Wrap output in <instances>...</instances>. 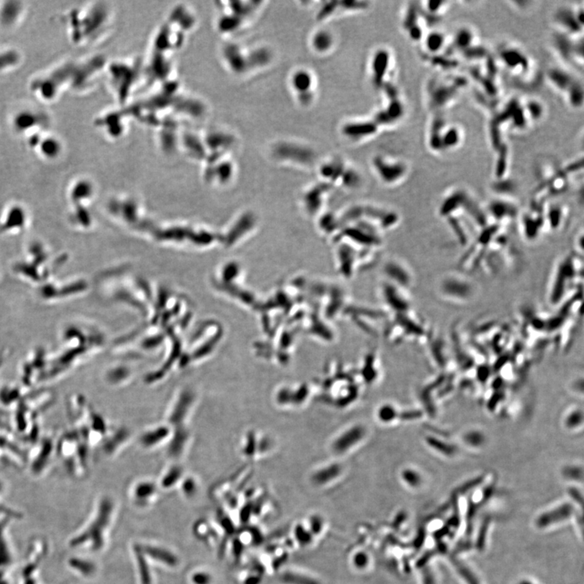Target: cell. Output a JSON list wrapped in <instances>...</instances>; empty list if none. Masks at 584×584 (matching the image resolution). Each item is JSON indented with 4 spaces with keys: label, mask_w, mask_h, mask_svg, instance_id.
<instances>
[{
    "label": "cell",
    "mask_w": 584,
    "mask_h": 584,
    "mask_svg": "<svg viewBox=\"0 0 584 584\" xmlns=\"http://www.w3.org/2000/svg\"><path fill=\"white\" fill-rule=\"evenodd\" d=\"M11 124L16 133L28 140L47 131L49 118L43 111L28 107L18 110L11 118Z\"/></svg>",
    "instance_id": "obj_1"
},
{
    "label": "cell",
    "mask_w": 584,
    "mask_h": 584,
    "mask_svg": "<svg viewBox=\"0 0 584 584\" xmlns=\"http://www.w3.org/2000/svg\"><path fill=\"white\" fill-rule=\"evenodd\" d=\"M29 146L34 150L38 157L47 161H53L59 158L64 147L62 141L53 133L45 131L28 140Z\"/></svg>",
    "instance_id": "obj_2"
},
{
    "label": "cell",
    "mask_w": 584,
    "mask_h": 584,
    "mask_svg": "<svg viewBox=\"0 0 584 584\" xmlns=\"http://www.w3.org/2000/svg\"><path fill=\"white\" fill-rule=\"evenodd\" d=\"M564 261L560 264L559 268H557V274L554 277L555 281L552 283L553 286H551L550 290V301L551 303H557L562 299L565 287L567 288V283L572 282L578 277L579 271L578 269H574V256H569L563 259Z\"/></svg>",
    "instance_id": "obj_3"
},
{
    "label": "cell",
    "mask_w": 584,
    "mask_h": 584,
    "mask_svg": "<svg viewBox=\"0 0 584 584\" xmlns=\"http://www.w3.org/2000/svg\"><path fill=\"white\" fill-rule=\"evenodd\" d=\"M579 16H583V12L574 10L573 8L565 7L557 11L555 20L557 25L565 29V31L569 33H577L579 27H583V20L579 19Z\"/></svg>",
    "instance_id": "obj_4"
},
{
    "label": "cell",
    "mask_w": 584,
    "mask_h": 584,
    "mask_svg": "<svg viewBox=\"0 0 584 584\" xmlns=\"http://www.w3.org/2000/svg\"><path fill=\"white\" fill-rule=\"evenodd\" d=\"M142 550L146 553H148L151 557H153L154 559L158 560L159 562H164L168 566H175L177 563L176 557H175L171 552H168L167 550H164V549L147 546V547L142 548Z\"/></svg>",
    "instance_id": "obj_5"
},
{
    "label": "cell",
    "mask_w": 584,
    "mask_h": 584,
    "mask_svg": "<svg viewBox=\"0 0 584 584\" xmlns=\"http://www.w3.org/2000/svg\"><path fill=\"white\" fill-rule=\"evenodd\" d=\"M312 79L310 75L306 71H300L296 72L293 77V85L296 92L300 94H307L310 90L312 86Z\"/></svg>",
    "instance_id": "obj_6"
},
{
    "label": "cell",
    "mask_w": 584,
    "mask_h": 584,
    "mask_svg": "<svg viewBox=\"0 0 584 584\" xmlns=\"http://www.w3.org/2000/svg\"><path fill=\"white\" fill-rule=\"evenodd\" d=\"M444 43L443 35L439 32H435L429 34L427 37L425 45L427 49L429 51L434 52L442 47Z\"/></svg>",
    "instance_id": "obj_7"
},
{
    "label": "cell",
    "mask_w": 584,
    "mask_h": 584,
    "mask_svg": "<svg viewBox=\"0 0 584 584\" xmlns=\"http://www.w3.org/2000/svg\"><path fill=\"white\" fill-rule=\"evenodd\" d=\"M154 492H155V487L153 484L146 482V483L140 484L139 485H137L135 489V496L138 499H143L144 500L146 498H150Z\"/></svg>",
    "instance_id": "obj_8"
},
{
    "label": "cell",
    "mask_w": 584,
    "mask_h": 584,
    "mask_svg": "<svg viewBox=\"0 0 584 584\" xmlns=\"http://www.w3.org/2000/svg\"><path fill=\"white\" fill-rule=\"evenodd\" d=\"M331 43V36L326 32H320L314 37L313 45L318 50H326L330 48Z\"/></svg>",
    "instance_id": "obj_9"
},
{
    "label": "cell",
    "mask_w": 584,
    "mask_h": 584,
    "mask_svg": "<svg viewBox=\"0 0 584 584\" xmlns=\"http://www.w3.org/2000/svg\"><path fill=\"white\" fill-rule=\"evenodd\" d=\"M180 471L179 469L175 468L174 470L168 471L167 475L165 476V478L163 480V484L165 488H169V486L172 485L173 484L177 481L178 478L180 477Z\"/></svg>",
    "instance_id": "obj_10"
},
{
    "label": "cell",
    "mask_w": 584,
    "mask_h": 584,
    "mask_svg": "<svg viewBox=\"0 0 584 584\" xmlns=\"http://www.w3.org/2000/svg\"><path fill=\"white\" fill-rule=\"evenodd\" d=\"M192 581L195 584H210L211 577L205 573H198L192 577Z\"/></svg>",
    "instance_id": "obj_11"
}]
</instances>
